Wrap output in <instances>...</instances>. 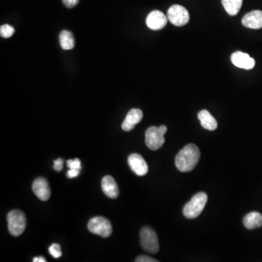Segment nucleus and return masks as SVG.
Returning a JSON list of instances; mask_svg holds the SVG:
<instances>
[{
	"mask_svg": "<svg viewBox=\"0 0 262 262\" xmlns=\"http://www.w3.org/2000/svg\"><path fill=\"white\" fill-rule=\"evenodd\" d=\"M243 224L248 230L260 228L262 226V215L260 213H249L243 218Z\"/></svg>",
	"mask_w": 262,
	"mask_h": 262,
	"instance_id": "obj_16",
	"label": "nucleus"
},
{
	"mask_svg": "<svg viewBox=\"0 0 262 262\" xmlns=\"http://www.w3.org/2000/svg\"><path fill=\"white\" fill-rule=\"evenodd\" d=\"M198 119L200 121L202 127L209 131H215L218 127V123L215 118L210 114L208 110L200 111L198 114Z\"/></svg>",
	"mask_w": 262,
	"mask_h": 262,
	"instance_id": "obj_15",
	"label": "nucleus"
},
{
	"mask_svg": "<svg viewBox=\"0 0 262 262\" xmlns=\"http://www.w3.org/2000/svg\"><path fill=\"white\" fill-rule=\"evenodd\" d=\"M32 190L35 195L42 201H47L50 197V186L45 178H37L34 180L32 185Z\"/></svg>",
	"mask_w": 262,
	"mask_h": 262,
	"instance_id": "obj_9",
	"label": "nucleus"
},
{
	"mask_svg": "<svg viewBox=\"0 0 262 262\" xmlns=\"http://www.w3.org/2000/svg\"><path fill=\"white\" fill-rule=\"evenodd\" d=\"M101 188L104 194L110 198L115 199L119 195V191L118 184L111 176H106L103 178L101 181Z\"/></svg>",
	"mask_w": 262,
	"mask_h": 262,
	"instance_id": "obj_14",
	"label": "nucleus"
},
{
	"mask_svg": "<svg viewBox=\"0 0 262 262\" xmlns=\"http://www.w3.org/2000/svg\"><path fill=\"white\" fill-rule=\"evenodd\" d=\"M15 28L8 24L2 25L0 27V34L4 38H10L14 34Z\"/></svg>",
	"mask_w": 262,
	"mask_h": 262,
	"instance_id": "obj_19",
	"label": "nucleus"
},
{
	"mask_svg": "<svg viewBox=\"0 0 262 262\" xmlns=\"http://www.w3.org/2000/svg\"><path fill=\"white\" fill-rule=\"evenodd\" d=\"M143 119V112L139 109H132L129 111L122 124L124 131H131L136 125Z\"/></svg>",
	"mask_w": 262,
	"mask_h": 262,
	"instance_id": "obj_12",
	"label": "nucleus"
},
{
	"mask_svg": "<svg viewBox=\"0 0 262 262\" xmlns=\"http://www.w3.org/2000/svg\"><path fill=\"white\" fill-rule=\"evenodd\" d=\"M223 7L230 16H236L242 5V0H221Z\"/></svg>",
	"mask_w": 262,
	"mask_h": 262,
	"instance_id": "obj_18",
	"label": "nucleus"
},
{
	"mask_svg": "<svg viewBox=\"0 0 262 262\" xmlns=\"http://www.w3.org/2000/svg\"><path fill=\"white\" fill-rule=\"evenodd\" d=\"M79 174V170L77 169H70L67 172V176L70 179H72V178L77 177Z\"/></svg>",
	"mask_w": 262,
	"mask_h": 262,
	"instance_id": "obj_25",
	"label": "nucleus"
},
{
	"mask_svg": "<svg viewBox=\"0 0 262 262\" xmlns=\"http://www.w3.org/2000/svg\"><path fill=\"white\" fill-rule=\"evenodd\" d=\"M242 24L246 28L260 29L262 28V11L254 10L247 13L242 19Z\"/></svg>",
	"mask_w": 262,
	"mask_h": 262,
	"instance_id": "obj_13",
	"label": "nucleus"
},
{
	"mask_svg": "<svg viewBox=\"0 0 262 262\" xmlns=\"http://www.w3.org/2000/svg\"><path fill=\"white\" fill-rule=\"evenodd\" d=\"M167 17L159 10H154L148 15L146 23L150 29L154 31L162 29L167 24Z\"/></svg>",
	"mask_w": 262,
	"mask_h": 262,
	"instance_id": "obj_10",
	"label": "nucleus"
},
{
	"mask_svg": "<svg viewBox=\"0 0 262 262\" xmlns=\"http://www.w3.org/2000/svg\"><path fill=\"white\" fill-rule=\"evenodd\" d=\"M88 230L94 234L108 238L112 235V227L110 221L102 216L91 218L88 224Z\"/></svg>",
	"mask_w": 262,
	"mask_h": 262,
	"instance_id": "obj_6",
	"label": "nucleus"
},
{
	"mask_svg": "<svg viewBox=\"0 0 262 262\" xmlns=\"http://www.w3.org/2000/svg\"><path fill=\"white\" fill-rule=\"evenodd\" d=\"M208 202V195L205 192H200L193 196L189 203L185 205L183 214L186 218L193 219L197 218L203 212Z\"/></svg>",
	"mask_w": 262,
	"mask_h": 262,
	"instance_id": "obj_2",
	"label": "nucleus"
},
{
	"mask_svg": "<svg viewBox=\"0 0 262 262\" xmlns=\"http://www.w3.org/2000/svg\"><path fill=\"white\" fill-rule=\"evenodd\" d=\"M128 163L131 170L138 176H145L148 173L149 167L147 163L139 154H131L128 157Z\"/></svg>",
	"mask_w": 262,
	"mask_h": 262,
	"instance_id": "obj_8",
	"label": "nucleus"
},
{
	"mask_svg": "<svg viewBox=\"0 0 262 262\" xmlns=\"http://www.w3.org/2000/svg\"><path fill=\"white\" fill-rule=\"evenodd\" d=\"M167 19L176 26H183L190 22L188 10L179 4L172 5L167 10Z\"/></svg>",
	"mask_w": 262,
	"mask_h": 262,
	"instance_id": "obj_7",
	"label": "nucleus"
},
{
	"mask_svg": "<svg viewBox=\"0 0 262 262\" xmlns=\"http://www.w3.org/2000/svg\"><path fill=\"white\" fill-rule=\"evenodd\" d=\"M200 157L199 148L193 143L184 146L176 155L175 163L181 172H190L197 166Z\"/></svg>",
	"mask_w": 262,
	"mask_h": 262,
	"instance_id": "obj_1",
	"label": "nucleus"
},
{
	"mask_svg": "<svg viewBox=\"0 0 262 262\" xmlns=\"http://www.w3.org/2000/svg\"><path fill=\"white\" fill-rule=\"evenodd\" d=\"M8 230L13 236H20L26 227V218L24 214L19 210L10 211L7 215Z\"/></svg>",
	"mask_w": 262,
	"mask_h": 262,
	"instance_id": "obj_4",
	"label": "nucleus"
},
{
	"mask_svg": "<svg viewBox=\"0 0 262 262\" xmlns=\"http://www.w3.org/2000/svg\"><path fill=\"white\" fill-rule=\"evenodd\" d=\"M63 167H64V160L63 159L58 158L57 160H54V170L59 172L62 170Z\"/></svg>",
	"mask_w": 262,
	"mask_h": 262,
	"instance_id": "obj_22",
	"label": "nucleus"
},
{
	"mask_svg": "<svg viewBox=\"0 0 262 262\" xmlns=\"http://www.w3.org/2000/svg\"><path fill=\"white\" fill-rule=\"evenodd\" d=\"M136 262H157V260L155 259L151 258V257H147V256H140L137 257L136 260Z\"/></svg>",
	"mask_w": 262,
	"mask_h": 262,
	"instance_id": "obj_24",
	"label": "nucleus"
},
{
	"mask_svg": "<svg viewBox=\"0 0 262 262\" xmlns=\"http://www.w3.org/2000/svg\"><path fill=\"white\" fill-rule=\"evenodd\" d=\"M59 43L63 50H68L74 48L75 42L71 31L64 30L60 33Z\"/></svg>",
	"mask_w": 262,
	"mask_h": 262,
	"instance_id": "obj_17",
	"label": "nucleus"
},
{
	"mask_svg": "<svg viewBox=\"0 0 262 262\" xmlns=\"http://www.w3.org/2000/svg\"><path fill=\"white\" fill-rule=\"evenodd\" d=\"M63 3L68 8H72L75 7L79 3V0H62Z\"/></svg>",
	"mask_w": 262,
	"mask_h": 262,
	"instance_id": "obj_23",
	"label": "nucleus"
},
{
	"mask_svg": "<svg viewBox=\"0 0 262 262\" xmlns=\"http://www.w3.org/2000/svg\"><path fill=\"white\" fill-rule=\"evenodd\" d=\"M166 125L160 127L152 126L145 133V143L151 150H157L165 143L164 135L167 132Z\"/></svg>",
	"mask_w": 262,
	"mask_h": 262,
	"instance_id": "obj_3",
	"label": "nucleus"
},
{
	"mask_svg": "<svg viewBox=\"0 0 262 262\" xmlns=\"http://www.w3.org/2000/svg\"><path fill=\"white\" fill-rule=\"evenodd\" d=\"M140 241L142 248L146 252L156 254L160 249L156 233L150 227H145L140 232Z\"/></svg>",
	"mask_w": 262,
	"mask_h": 262,
	"instance_id": "obj_5",
	"label": "nucleus"
},
{
	"mask_svg": "<svg viewBox=\"0 0 262 262\" xmlns=\"http://www.w3.org/2000/svg\"><path fill=\"white\" fill-rule=\"evenodd\" d=\"M49 252L53 258L58 259L62 256L61 245L58 243H53L49 247Z\"/></svg>",
	"mask_w": 262,
	"mask_h": 262,
	"instance_id": "obj_20",
	"label": "nucleus"
},
{
	"mask_svg": "<svg viewBox=\"0 0 262 262\" xmlns=\"http://www.w3.org/2000/svg\"><path fill=\"white\" fill-rule=\"evenodd\" d=\"M67 167L70 169H77L80 170L81 162L79 159L76 158L74 160H69L67 162Z\"/></svg>",
	"mask_w": 262,
	"mask_h": 262,
	"instance_id": "obj_21",
	"label": "nucleus"
},
{
	"mask_svg": "<svg viewBox=\"0 0 262 262\" xmlns=\"http://www.w3.org/2000/svg\"><path fill=\"white\" fill-rule=\"evenodd\" d=\"M231 61L238 68L249 70L255 66V60L251 58L248 54L240 51H237L232 55Z\"/></svg>",
	"mask_w": 262,
	"mask_h": 262,
	"instance_id": "obj_11",
	"label": "nucleus"
},
{
	"mask_svg": "<svg viewBox=\"0 0 262 262\" xmlns=\"http://www.w3.org/2000/svg\"><path fill=\"white\" fill-rule=\"evenodd\" d=\"M34 262H46V259L43 257H35V258L33 260Z\"/></svg>",
	"mask_w": 262,
	"mask_h": 262,
	"instance_id": "obj_26",
	"label": "nucleus"
}]
</instances>
